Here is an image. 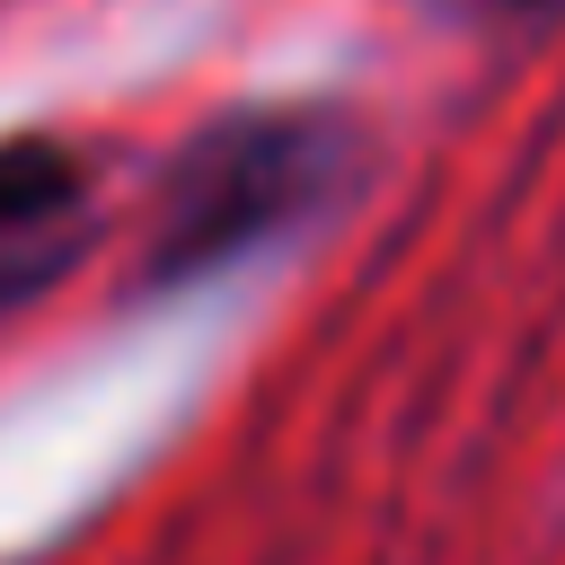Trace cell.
Instances as JSON below:
<instances>
[{
  "label": "cell",
  "instance_id": "obj_1",
  "mask_svg": "<svg viewBox=\"0 0 565 565\" xmlns=\"http://www.w3.org/2000/svg\"><path fill=\"white\" fill-rule=\"evenodd\" d=\"M327 177V132L309 115H238L221 132H203L177 177H168V212H159V274H203L247 256L256 238H274L282 221L309 212Z\"/></svg>",
  "mask_w": 565,
  "mask_h": 565
},
{
  "label": "cell",
  "instance_id": "obj_2",
  "mask_svg": "<svg viewBox=\"0 0 565 565\" xmlns=\"http://www.w3.org/2000/svg\"><path fill=\"white\" fill-rule=\"evenodd\" d=\"M79 194V159L62 141H0V238L44 230Z\"/></svg>",
  "mask_w": 565,
  "mask_h": 565
},
{
  "label": "cell",
  "instance_id": "obj_3",
  "mask_svg": "<svg viewBox=\"0 0 565 565\" xmlns=\"http://www.w3.org/2000/svg\"><path fill=\"white\" fill-rule=\"evenodd\" d=\"M486 9H512L521 18V9H565V0H486Z\"/></svg>",
  "mask_w": 565,
  "mask_h": 565
}]
</instances>
